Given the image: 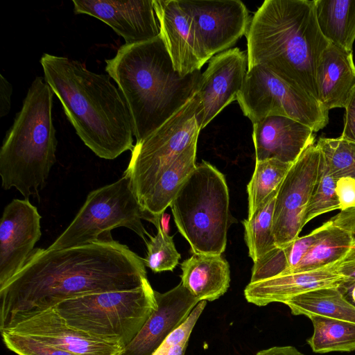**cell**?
Returning <instances> with one entry per match:
<instances>
[{
  "mask_svg": "<svg viewBox=\"0 0 355 355\" xmlns=\"http://www.w3.org/2000/svg\"><path fill=\"white\" fill-rule=\"evenodd\" d=\"M53 307L70 326L125 347L157 309V303L148 280L135 289L88 294Z\"/></svg>",
  "mask_w": 355,
  "mask_h": 355,
  "instance_id": "cell-7",
  "label": "cell"
},
{
  "mask_svg": "<svg viewBox=\"0 0 355 355\" xmlns=\"http://www.w3.org/2000/svg\"><path fill=\"white\" fill-rule=\"evenodd\" d=\"M236 100L243 114L252 123L270 116H284L318 132L329 122V110L319 101L295 89L261 65L248 68Z\"/></svg>",
  "mask_w": 355,
  "mask_h": 355,
  "instance_id": "cell-10",
  "label": "cell"
},
{
  "mask_svg": "<svg viewBox=\"0 0 355 355\" xmlns=\"http://www.w3.org/2000/svg\"><path fill=\"white\" fill-rule=\"evenodd\" d=\"M336 192L340 210L355 207V179L340 178L336 181Z\"/></svg>",
  "mask_w": 355,
  "mask_h": 355,
  "instance_id": "cell-34",
  "label": "cell"
},
{
  "mask_svg": "<svg viewBox=\"0 0 355 355\" xmlns=\"http://www.w3.org/2000/svg\"><path fill=\"white\" fill-rule=\"evenodd\" d=\"M1 333L6 347L17 355H82L44 342L29 335L8 329L1 330Z\"/></svg>",
  "mask_w": 355,
  "mask_h": 355,
  "instance_id": "cell-33",
  "label": "cell"
},
{
  "mask_svg": "<svg viewBox=\"0 0 355 355\" xmlns=\"http://www.w3.org/2000/svg\"><path fill=\"white\" fill-rule=\"evenodd\" d=\"M42 216L28 199H13L0 223V288L24 266L42 233Z\"/></svg>",
  "mask_w": 355,
  "mask_h": 355,
  "instance_id": "cell-13",
  "label": "cell"
},
{
  "mask_svg": "<svg viewBox=\"0 0 355 355\" xmlns=\"http://www.w3.org/2000/svg\"><path fill=\"white\" fill-rule=\"evenodd\" d=\"M309 126L284 116H270L253 123L252 139L256 161L276 159L293 163L302 152L314 144Z\"/></svg>",
  "mask_w": 355,
  "mask_h": 355,
  "instance_id": "cell-19",
  "label": "cell"
},
{
  "mask_svg": "<svg viewBox=\"0 0 355 355\" xmlns=\"http://www.w3.org/2000/svg\"><path fill=\"white\" fill-rule=\"evenodd\" d=\"M12 93L11 83L0 74V117L6 116L10 110Z\"/></svg>",
  "mask_w": 355,
  "mask_h": 355,
  "instance_id": "cell-36",
  "label": "cell"
},
{
  "mask_svg": "<svg viewBox=\"0 0 355 355\" xmlns=\"http://www.w3.org/2000/svg\"><path fill=\"white\" fill-rule=\"evenodd\" d=\"M323 225L320 237L291 273L318 269L355 257V207L340 210Z\"/></svg>",
  "mask_w": 355,
  "mask_h": 355,
  "instance_id": "cell-21",
  "label": "cell"
},
{
  "mask_svg": "<svg viewBox=\"0 0 355 355\" xmlns=\"http://www.w3.org/2000/svg\"><path fill=\"white\" fill-rule=\"evenodd\" d=\"M200 102L198 92L161 126L135 145L123 173L130 178L140 204L175 159L191 143L198 141Z\"/></svg>",
  "mask_w": 355,
  "mask_h": 355,
  "instance_id": "cell-9",
  "label": "cell"
},
{
  "mask_svg": "<svg viewBox=\"0 0 355 355\" xmlns=\"http://www.w3.org/2000/svg\"><path fill=\"white\" fill-rule=\"evenodd\" d=\"M336 181L321 152L317 179L306 211L305 225L321 214L340 209L336 192Z\"/></svg>",
  "mask_w": 355,
  "mask_h": 355,
  "instance_id": "cell-31",
  "label": "cell"
},
{
  "mask_svg": "<svg viewBox=\"0 0 355 355\" xmlns=\"http://www.w3.org/2000/svg\"><path fill=\"white\" fill-rule=\"evenodd\" d=\"M187 343L188 342L171 347L166 355H184Z\"/></svg>",
  "mask_w": 355,
  "mask_h": 355,
  "instance_id": "cell-40",
  "label": "cell"
},
{
  "mask_svg": "<svg viewBox=\"0 0 355 355\" xmlns=\"http://www.w3.org/2000/svg\"><path fill=\"white\" fill-rule=\"evenodd\" d=\"M292 314L308 318L320 315L355 323V307L338 286L320 288L297 295L286 301Z\"/></svg>",
  "mask_w": 355,
  "mask_h": 355,
  "instance_id": "cell-26",
  "label": "cell"
},
{
  "mask_svg": "<svg viewBox=\"0 0 355 355\" xmlns=\"http://www.w3.org/2000/svg\"><path fill=\"white\" fill-rule=\"evenodd\" d=\"M155 297L157 309L121 355H153L199 302L182 282L163 293L155 291Z\"/></svg>",
  "mask_w": 355,
  "mask_h": 355,
  "instance_id": "cell-17",
  "label": "cell"
},
{
  "mask_svg": "<svg viewBox=\"0 0 355 355\" xmlns=\"http://www.w3.org/2000/svg\"><path fill=\"white\" fill-rule=\"evenodd\" d=\"M170 207L178 231L193 253L224 252L232 218L225 178L215 166L205 161L198 164Z\"/></svg>",
  "mask_w": 355,
  "mask_h": 355,
  "instance_id": "cell-6",
  "label": "cell"
},
{
  "mask_svg": "<svg viewBox=\"0 0 355 355\" xmlns=\"http://www.w3.org/2000/svg\"><path fill=\"white\" fill-rule=\"evenodd\" d=\"M105 63V71L130 108L136 144L183 107L201 85L200 70L182 76L175 69L161 35L149 41L122 45Z\"/></svg>",
  "mask_w": 355,
  "mask_h": 355,
  "instance_id": "cell-4",
  "label": "cell"
},
{
  "mask_svg": "<svg viewBox=\"0 0 355 355\" xmlns=\"http://www.w3.org/2000/svg\"><path fill=\"white\" fill-rule=\"evenodd\" d=\"M292 164L276 159L256 161L254 171L247 186L248 218H250L272 196L277 193Z\"/></svg>",
  "mask_w": 355,
  "mask_h": 355,
  "instance_id": "cell-28",
  "label": "cell"
},
{
  "mask_svg": "<svg viewBox=\"0 0 355 355\" xmlns=\"http://www.w3.org/2000/svg\"><path fill=\"white\" fill-rule=\"evenodd\" d=\"M44 79L61 103L64 114L83 143L98 157L114 159L132 151V116L119 87L108 74L64 56L44 53Z\"/></svg>",
  "mask_w": 355,
  "mask_h": 355,
  "instance_id": "cell-2",
  "label": "cell"
},
{
  "mask_svg": "<svg viewBox=\"0 0 355 355\" xmlns=\"http://www.w3.org/2000/svg\"><path fill=\"white\" fill-rule=\"evenodd\" d=\"M5 329L29 335L82 355H121L124 349L120 345L104 341L70 326L54 307L26 315Z\"/></svg>",
  "mask_w": 355,
  "mask_h": 355,
  "instance_id": "cell-16",
  "label": "cell"
},
{
  "mask_svg": "<svg viewBox=\"0 0 355 355\" xmlns=\"http://www.w3.org/2000/svg\"><path fill=\"white\" fill-rule=\"evenodd\" d=\"M197 142L191 143L159 177L141 202L144 209L160 220L176 193L196 168Z\"/></svg>",
  "mask_w": 355,
  "mask_h": 355,
  "instance_id": "cell-24",
  "label": "cell"
},
{
  "mask_svg": "<svg viewBox=\"0 0 355 355\" xmlns=\"http://www.w3.org/2000/svg\"><path fill=\"white\" fill-rule=\"evenodd\" d=\"M316 145L336 180L345 177L355 179V142L340 137H320Z\"/></svg>",
  "mask_w": 355,
  "mask_h": 355,
  "instance_id": "cell-30",
  "label": "cell"
},
{
  "mask_svg": "<svg viewBox=\"0 0 355 355\" xmlns=\"http://www.w3.org/2000/svg\"><path fill=\"white\" fill-rule=\"evenodd\" d=\"M338 288L344 297L355 307V281H344Z\"/></svg>",
  "mask_w": 355,
  "mask_h": 355,
  "instance_id": "cell-39",
  "label": "cell"
},
{
  "mask_svg": "<svg viewBox=\"0 0 355 355\" xmlns=\"http://www.w3.org/2000/svg\"><path fill=\"white\" fill-rule=\"evenodd\" d=\"M319 101L327 110L345 107L355 87L352 52L331 43L324 51L316 71Z\"/></svg>",
  "mask_w": 355,
  "mask_h": 355,
  "instance_id": "cell-22",
  "label": "cell"
},
{
  "mask_svg": "<svg viewBox=\"0 0 355 355\" xmlns=\"http://www.w3.org/2000/svg\"><path fill=\"white\" fill-rule=\"evenodd\" d=\"M145 266L142 258L111 236L60 250L34 249L0 288V330L66 300L139 288L148 281Z\"/></svg>",
  "mask_w": 355,
  "mask_h": 355,
  "instance_id": "cell-1",
  "label": "cell"
},
{
  "mask_svg": "<svg viewBox=\"0 0 355 355\" xmlns=\"http://www.w3.org/2000/svg\"><path fill=\"white\" fill-rule=\"evenodd\" d=\"M342 139L355 142V87L352 89L345 106Z\"/></svg>",
  "mask_w": 355,
  "mask_h": 355,
  "instance_id": "cell-35",
  "label": "cell"
},
{
  "mask_svg": "<svg viewBox=\"0 0 355 355\" xmlns=\"http://www.w3.org/2000/svg\"><path fill=\"white\" fill-rule=\"evenodd\" d=\"M53 95L44 78H35L0 150L2 187H15L26 199L39 196L56 162Z\"/></svg>",
  "mask_w": 355,
  "mask_h": 355,
  "instance_id": "cell-5",
  "label": "cell"
},
{
  "mask_svg": "<svg viewBox=\"0 0 355 355\" xmlns=\"http://www.w3.org/2000/svg\"><path fill=\"white\" fill-rule=\"evenodd\" d=\"M256 355H304L293 346H275L259 351Z\"/></svg>",
  "mask_w": 355,
  "mask_h": 355,
  "instance_id": "cell-37",
  "label": "cell"
},
{
  "mask_svg": "<svg viewBox=\"0 0 355 355\" xmlns=\"http://www.w3.org/2000/svg\"><path fill=\"white\" fill-rule=\"evenodd\" d=\"M309 318L313 323V333L307 343L313 352L324 354L355 351L354 322L320 315Z\"/></svg>",
  "mask_w": 355,
  "mask_h": 355,
  "instance_id": "cell-27",
  "label": "cell"
},
{
  "mask_svg": "<svg viewBox=\"0 0 355 355\" xmlns=\"http://www.w3.org/2000/svg\"><path fill=\"white\" fill-rule=\"evenodd\" d=\"M163 38L175 69L182 76L200 71L208 61L197 39L191 18L178 0H153Z\"/></svg>",
  "mask_w": 355,
  "mask_h": 355,
  "instance_id": "cell-18",
  "label": "cell"
},
{
  "mask_svg": "<svg viewBox=\"0 0 355 355\" xmlns=\"http://www.w3.org/2000/svg\"><path fill=\"white\" fill-rule=\"evenodd\" d=\"M276 196H272L250 218L243 220L245 241L253 262L277 247L272 233Z\"/></svg>",
  "mask_w": 355,
  "mask_h": 355,
  "instance_id": "cell-29",
  "label": "cell"
},
{
  "mask_svg": "<svg viewBox=\"0 0 355 355\" xmlns=\"http://www.w3.org/2000/svg\"><path fill=\"white\" fill-rule=\"evenodd\" d=\"M318 24L331 44L352 52L355 40V0H315Z\"/></svg>",
  "mask_w": 355,
  "mask_h": 355,
  "instance_id": "cell-25",
  "label": "cell"
},
{
  "mask_svg": "<svg viewBox=\"0 0 355 355\" xmlns=\"http://www.w3.org/2000/svg\"><path fill=\"white\" fill-rule=\"evenodd\" d=\"M141 220L150 222L156 228L160 225V220L144 209L130 178L123 173L117 181L91 191L73 220L46 249L55 250L90 243L119 227L132 230L146 243V236L150 234Z\"/></svg>",
  "mask_w": 355,
  "mask_h": 355,
  "instance_id": "cell-8",
  "label": "cell"
},
{
  "mask_svg": "<svg viewBox=\"0 0 355 355\" xmlns=\"http://www.w3.org/2000/svg\"><path fill=\"white\" fill-rule=\"evenodd\" d=\"M191 18L197 39L208 61L245 35L250 18L239 0H178Z\"/></svg>",
  "mask_w": 355,
  "mask_h": 355,
  "instance_id": "cell-12",
  "label": "cell"
},
{
  "mask_svg": "<svg viewBox=\"0 0 355 355\" xmlns=\"http://www.w3.org/2000/svg\"><path fill=\"white\" fill-rule=\"evenodd\" d=\"M321 151L312 144L292 164L275 197L272 233L277 247L299 237L317 179Z\"/></svg>",
  "mask_w": 355,
  "mask_h": 355,
  "instance_id": "cell-11",
  "label": "cell"
},
{
  "mask_svg": "<svg viewBox=\"0 0 355 355\" xmlns=\"http://www.w3.org/2000/svg\"><path fill=\"white\" fill-rule=\"evenodd\" d=\"M337 270L345 281H355V257L342 261Z\"/></svg>",
  "mask_w": 355,
  "mask_h": 355,
  "instance_id": "cell-38",
  "label": "cell"
},
{
  "mask_svg": "<svg viewBox=\"0 0 355 355\" xmlns=\"http://www.w3.org/2000/svg\"><path fill=\"white\" fill-rule=\"evenodd\" d=\"M181 269L182 284L199 302L217 300L230 286V266L221 255L193 253Z\"/></svg>",
  "mask_w": 355,
  "mask_h": 355,
  "instance_id": "cell-23",
  "label": "cell"
},
{
  "mask_svg": "<svg viewBox=\"0 0 355 355\" xmlns=\"http://www.w3.org/2000/svg\"><path fill=\"white\" fill-rule=\"evenodd\" d=\"M246 51L233 48L213 56L202 73L197 119L204 128L227 105L236 100L248 71Z\"/></svg>",
  "mask_w": 355,
  "mask_h": 355,
  "instance_id": "cell-14",
  "label": "cell"
},
{
  "mask_svg": "<svg viewBox=\"0 0 355 355\" xmlns=\"http://www.w3.org/2000/svg\"><path fill=\"white\" fill-rule=\"evenodd\" d=\"M75 14L94 17L110 26L126 44L149 41L160 35L153 0H73Z\"/></svg>",
  "mask_w": 355,
  "mask_h": 355,
  "instance_id": "cell-15",
  "label": "cell"
},
{
  "mask_svg": "<svg viewBox=\"0 0 355 355\" xmlns=\"http://www.w3.org/2000/svg\"><path fill=\"white\" fill-rule=\"evenodd\" d=\"M245 37L248 67L263 66L319 101L316 71L330 42L320 30L315 0H266Z\"/></svg>",
  "mask_w": 355,
  "mask_h": 355,
  "instance_id": "cell-3",
  "label": "cell"
},
{
  "mask_svg": "<svg viewBox=\"0 0 355 355\" xmlns=\"http://www.w3.org/2000/svg\"><path fill=\"white\" fill-rule=\"evenodd\" d=\"M169 220H170V216L164 212L160 218V225L162 229L168 234L169 232Z\"/></svg>",
  "mask_w": 355,
  "mask_h": 355,
  "instance_id": "cell-41",
  "label": "cell"
},
{
  "mask_svg": "<svg viewBox=\"0 0 355 355\" xmlns=\"http://www.w3.org/2000/svg\"><path fill=\"white\" fill-rule=\"evenodd\" d=\"M157 229V234H150L146 242L147 255L143 259L144 264L154 272L173 271L179 263L180 254L175 248L173 236L164 232L161 225Z\"/></svg>",
  "mask_w": 355,
  "mask_h": 355,
  "instance_id": "cell-32",
  "label": "cell"
},
{
  "mask_svg": "<svg viewBox=\"0 0 355 355\" xmlns=\"http://www.w3.org/2000/svg\"><path fill=\"white\" fill-rule=\"evenodd\" d=\"M340 263L250 282L244 290L245 297L248 302L263 306L272 302L284 304L290 299L312 290L338 286L345 281L337 270Z\"/></svg>",
  "mask_w": 355,
  "mask_h": 355,
  "instance_id": "cell-20",
  "label": "cell"
}]
</instances>
